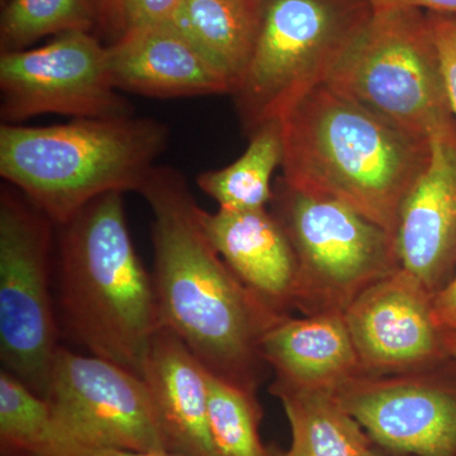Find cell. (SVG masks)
<instances>
[{"label":"cell","mask_w":456,"mask_h":456,"mask_svg":"<svg viewBox=\"0 0 456 456\" xmlns=\"http://www.w3.org/2000/svg\"><path fill=\"white\" fill-rule=\"evenodd\" d=\"M141 196L152 213L154 284L161 321L211 373L256 395L270 370L263 338L284 316L222 259L180 171L152 170Z\"/></svg>","instance_id":"1"},{"label":"cell","mask_w":456,"mask_h":456,"mask_svg":"<svg viewBox=\"0 0 456 456\" xmlns=\"http://www.w3.org/2000/svg\"><path fill=\"white\" fill-rule=\"evenodd\" d=\"M278 122L287 184L340 200L395 235L399 208L430 160V140L402 131L329 84Z\"/></svg>","instance_id":"2"},{"label":"cell","mask_w":456,"mask_h":456,"mask_svg":"<svg viewBox=\"0 0 456 456\" xmlns=\"http://www.w3.org/2000/svg\"><path fill=\"white\" fill-rule=\"evenodd\" d=\"M60 235V308L90 355L140 375L163 329L152 274L132 242L122 193L97 198Z\"/></svg>","instance_id":"3"},{"label":"cell","mask_w":456,"mask_h":456,"mask_svg":"<svg viewBox=\"0 0 456 456\" xmlns=\"http://www.w3.org/2000/svg\"><path fill=\"white\" fill-rule=\"evenodd\" d=\"M170 130L150 117L0 126V175L64 226L97 198L136 191L167 151Z\"/></svg>","instance_id":"4"},{"label":"cell","mask_w":456,"mask_h":456,"mask_svg":"<svg viewBox=\"0 0 456 456\" xmlns=\"http://www.w3.org/2000/svg\"><path fill=\"white\" fill-rule=\"evenodd\" d=\"M371 16L368 0H261L253 53L232 94L246 134L326 84Z\"/></svg>","instance_id":"5"},{"label":"cell","mask_w":456,"mask_h":456,"mask_svg":"<svg viewBox=\"0 0 456 456\" xmlns=\"http://www.w3.org/2000/svg\"><path fill=\"white\" fill-rule=\"evenodd\" d=\"M419 139L456 127L428 12L373 11L327 83Z\"/></svg>","instance_id":"6"},{"label":"cell","mask_w":456,"mask_h":456,"mask_svg":"<svg viewBox=\"0 0 456 456\" xmlns=\"http://www.w3.org/2000/svg\"><path fill=\"white\" fill-rule=\"evenodd\" d=\"M270 206L296 255L292 308L303 316L344 314L369 287L401 269L395 235L340 200L281 178Z\"/></svg>","instance_id":"7"},{"label":"cell","mask_w":456,"mask_h":456,"mask_svg":"<svg viewBox=\"0 0 456 456\" xmlns=\"http://www.w3.org/2000/svg\"><path fill=\"white\" fill-rule=\"evenodd\" d=\"M53 221L12 185L0 191V359L46 397L60 346L51 292Z\"/></svg>","instance_id":"8"},{"label":"cell","mask_w":456,"mask_h":456,"mask_svg":"<svg viewBox=\"0 0 456 456\" xmlns=\"http://www.w3.org/2000/svg\"><path fill=\"white\" fill-rule=\"evenodd\" d=\"M44 114L134 116V107L110 79L108 46L93 33H64L44 46L0 55L2 123L22 125Z\"/></svg>","instance_id":"9"},{"label":"cell","mask_w":456,"mask_h":456,"mask_svg":"<svg viewBox=\"0 0 456 456\" xmlns=\"http://www.w3.org/2000/svg\"><path fill=\"white\" fill-rule=\"evenodd\" d=\"M45 398L57 430L75 443L170 452L145 380L110 360L60 347Z\"/></svg>","instance_id":"10"},{"label":"cell","mask_w":456,"mask_h":456,"mask_svg":"<svg viewBox=\"0 0 456 456\" xmlns=\"http://www.w3.org/2000/svg\"><path fill=\"white\" fill-rule=\"evenodd\" d=\"M336 395L368 436L389 452L456 456V359L419 370L360 375Z\"/></svg>","instance_id":"11"},{"label":"cell","mask_w":456,"mask_h":456,"mask_svg":"<svg viewBox=\"0 0 456 456\" xmlns=\"http://www.w3.org/2000/svg\"><path fill=\"white\" fill-rule=\"evenodd\" d=\"M344 317L364 375L406 373L450 358L434 296L402 268L360 294Z\"/></svg>","instance_id":"12"},{"label":"cell","mask_w":456,"mask_h":456,"mask_svg":"<svg viewBox=\"0 0 456 456\" xmlns=\"http://www.w3.org/2000/svg\"><path fill=\"white\" fill-rule=\"evenodd\" d=\"M430 160L398 212L401 268L436 296L456 275V127L430 139Z\"/></svg>","instance_id":"13"},{"label":"cell","mask_w":456,"mask_h":456,"mask_svg":"<svg viewBox=\"0 0 456 456\" xmlns=\"http://www.w3.org/2000/svg\"><path fill=\"white\" fill-rule=\"evenodd\" d=\"M108 68L119 92L143 97L231 94L227 80L170 23L123 33L108 46Z\"/></svg>","instance_id":"14"},{"label":"cell","mask_w":456,"mask_h":456,"mask_svg":"<svg viewBox=\"0 0 456 456\" xmlns=\"http://www.w3.org/2000/svg\"><path fill=\"white\" fill-rule=\"evenodd\" d=\"M274 380L269 391H336L364 375L344 314L278 318L263 338Z\"/></svg>","instance_id":"15"},{"label":"cell","mask_w":456,"mask_h":456,"mask_svg":"<svg viewBox=\"0 0 456 456\" xmlns=\"http://www.w3.org/2000/svg\"><path fill=\"white\" fill-rule=\"evenodd\" d=\"M145 380L167 440L179 456H220L208 422V369L178 336L163 329L143 359Z\"/></svg>","instance_id":"16"},{"label":"cell","mask_w":456,"mask_h":456,"mask_svg":"<svg viewBox=\"0 0 456 456\" xmlns=\"http://www.w3.org/2000/svg\"><path fill=\"white\" fill-rule=\"evenodd\" d=\"M213 248L242 283L279 314L293 310L297 261L289 239L268 208L198 211Z\"/></svg>","instance_id":"17"},{"label":"cell","mask_w":456,"mask_h":456,"mask_svg":"<svg viewBox=\"0 0 456 456\" xmlns=\"http://www.w3.org/2000/svg\"><path fill=\"white\" fill-rule=\"evenodd\" d=\"M261 0H183L170 25L227 80L233 94L253 53Z\"/></svg>","instance_id":"18"},{"label":"cell","mask_w":456,"mask_h":456,"mask_svg":"<svg viewBox=\"0 0 456 456\" xmlns=\"http://www.w3.org/2000/svg\"><path fill=\"white\" fill-rule=\"evenodd\" d=\"M292 432L293 456H369L373 441L336 391H275Z\"/></svg>","instance_id":"19"},{"label":"cell","mask_w":456,"mask_h":456,"mask_svg":"<svg viewBox=\"0 0 456 456\" xmlns=\"http://www.w3.org/2000/svg\"><path fill=\"white\" fill-rule=\"evenodd\" d=\"M250 137L244 154L221 169L197 176L204 194L224 211H255L272 203L273 175L283 161V139L278 121L261 126Z\"/></svg>","instance_id":"20"},{"label":"cell","mask_w":456,"mask_h":456,"mask_svg":"<svg viewBox=\"0 0 456 456\" xmlns=\"http://www.w3.org/2000/svg\"><path fill=\"white\" fill-rule=\"evenodd\" d=\"M101 25L102 0H8L0 18V49L26 50L47 36L92 33Z\"/></svg>","instance_id":"21"},{"label":"cell","mask_w":456,"mask_h":456,"mask_svg":"<svg viewBox=\"0 0 456 456\" xmlns=\"http://www.w3.org/2000/svg\"><path fill=\"white\" fill-rule=\"evenodd\" d=\"M256 395L208 370V422L220 456H274L261 443Z\"/></svg>","instance_id":"22"},{"label":"cell","mask_w":456,"mask_h":456,"mask_svg":"<svg viewBox=\"0 0 456 456\" xmlns=\"http://www.w3.org/2000/svg\"><path fill=\"white\" fill-rule=\"evenodd\" d=\"M56 432L55 419L46 398L0 371V441L3 449L40 456Z\"/></svg>","instance_id":"23"},{"label":"cell","mask_w":456,"mask_h":456,"mask_svg":"<svg viewBox=\"0 0 456 456\" xmlns=\"http://www.w3.org/2000/svg\"><path fill=\"white\" fill-rule=\"evenodd\" d=\"M428 13L439 51L450 108L456 119V16L434 12Z\"/></svg>","instance_id":"24"},{"label":"cell","mask_w":456,"mask_h":456,"mask_svg":"<svg viewBox=\"0 0 456 456\" xmlns=\"http://www.w3.org/2000/svg\"><path fill=\"white\" fill-rule=\"evenodd\" d=\"M182 3L183 0H122V35L141 27L170 23Z\"/></svg>","instance_id":"25"},{"label":"cell","mask_w":456,"mask_h":456,"mask_svg":"<svg viewBox=\"0 0 456 456\" xmlns=\"http://www.w3.org/2000/svg\"><path fill=\"white\" fill-rule=\"evenodd\" d=\"M40 456H179L173 452H132V450L94 448L68 439L56 430L53 440Z\"/></svg>","instance_id":"26"},{"label":"cell","mask_w":456,"mask_h":456,"mask_svg":"<svg viewBox=\"0 0 456 456\" xmlns=\"http://www.w3.org/2000/svg\"><path fill=\"white\" fill-rule=\"evenodd\" d=\"M368 3L373 11L413 8L456 16V0H368Z\"/></svg>","instance_id":"27"},{"label":"cell","mask_w":456,"mask_h":456,"mask_svg":"<svg viewBox=\"0 0 456 456\" xmlns=\"http://www.w3.org/2000/svg\"><path fill=\"white\" fill-rule=\"evenodd\" d=\"M434 314L441 329L456 332V275L434 297Z\"/></svg>","instance_id":"28"},{"label":"cell","mask_w":456,"mask_h":456,"mask_svg":"<svg viewBox=\"0 0 456 456\" xmlns=\"http://www.w3.org/2000/svg\"><path fill=\"white\" fill-rule=\"evenodd\" d=\"M121 16L122 0H102V26L113 32L117 38L122 35Z\"/></svg>","instance_id":"29"},{"label":"cell","mask_w":456,"mask_h":456,"mask_svg":"<svg viewBox=\"0 0 456 456\" xmlns=\"http://www.w3.org/2000/svg\"><path fill=\"white\" fill-rule=\"evenodd\" d=\"M444 344L452 358L456 359V332L444 330Z\"/></svg>","instance_id":"30"},{"label":"cell","mask_w":456,"mask_h":456,"mask_svg":"<svg viewBox=\"0 0 456 456\" xmlns=\"http://www.w3.org/2000/svg\"><path fill=\"white\" fill-rule=\"evenodd\" d=\"M274 456H293L289 452H274Z\"/></svg>","instance_id":"31"},{"label":"cell","mask_w":456,"mask_h":456,"mask_svg":"<svg viewBox=\"0 0 456 456\" xmlns=\"http://www.w3.org/2000/svg\"><path fill=\"white\" fill-rule=\"evenodd\" d=\"M369 456H382V455H380L379 452H375V450L373 449V452H371L370 455H369Z\"/></svg>","instance_id":"32"}]
</instances>
